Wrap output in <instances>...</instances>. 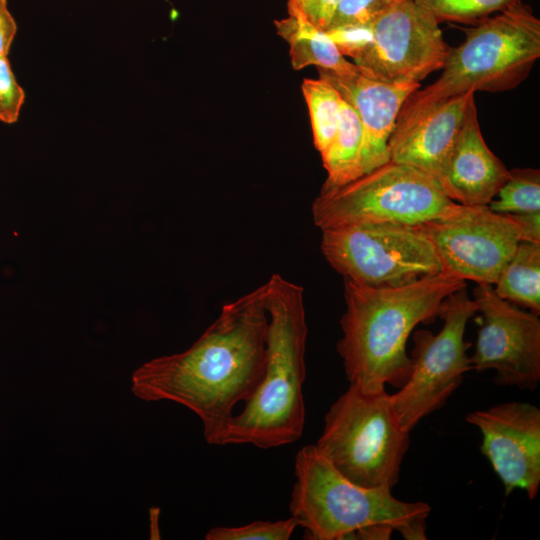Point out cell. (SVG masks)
<instances>
[{
    "label": "cell",
    "mask_w": 540,
    "mask_h": 540,
    "mask_svg": "<svg viewBox=\"0 0 540 540\" xmlns=\"http://www.w3.org/2000/svg\"><path fill=\"white\" fill-rule=\"evenodd\" d=\"M265 283L224 304L187 350L154 358L131 378L143 401H172L201 420L207 443L223 445L235 406L252 397L265 368L268 316Z\"/></svg>",
    "instance_id": "6da1fadb"
},
{
    "label": "cell",
    "mask_w": 540,
    "mask_h": 540,
    "mask_svg": "<svg viewBox=\"0 0 540 540\" xmlns=\"http://www.w3.org/2000/svg\"><path fill=\"white\" fill-rule=\"evenodd\" d=\"M466 286L445 271L396 286H370L344 278L346 309L337 342L349 384L375 392L399 389L411 372L408 338L433 321L443 300Z\"/></svg>",
    "instance_id": "7a4b0ae2"
},
{
    "label": "cell",
    "mask_w": 540,
    "mask_h": 540,
    "mask_svg": "<svg viewBox=\"0 0 540 540\" xmlns=\"http://www.w3.org/2000/svg\"><path fill=\"white\" fill-rule=\"evenodd\" d=\"M265 286L268 326L264 373L244 409L231 418L223 445L269 449L296 442L303 434L308 334L304 290L278 273Z\"/></svg>",
    "instance_id": "3957f363"
},
{
    "label": "cell",
    "mask_w": 540,
    "mask_h": 540,
    "mask_svg": "<svg viewBox=\"0 0 540 540\" xmlns=\"http://www.w3.org/2000/svg\"><path fill=\"white\" fill-rule=\"evenodd\" d=\"M290 516L309 540H387L393 532L426 539L425 502L397 499L388 488H367L343 476L316 448L303 446L294 462Z\"/></svg>",
    "instance_id": "277c9868"
},
{
    "label": "cell",
    "mask_w": 540,
    "mask_h": 540,
    "mask_svg": "<svg viewBox=\"0 0 540 540\" xmlns=\"http://www.w3.org/2000/svg\"><path fill=\"white\" fill-rule=\"evenodd\" d=\"M464 32L465 40L449 48L440 77L407 98L396 125L462 93L512 90L540 57V20L522 1Z\"/></svg>",
    "instance_id": "5b68a950"
},
{
    "label": "cell",
    "mask_w": 540,
    "mask_h": 540,
    "mask_svg": "<svg viewBox=\"0 0 540 540\" xmlns=\"http://www.w3.org/2000/svg\"><path fill=\"white\" fill-rule=\"evenodd\" d=\"M409 444L410 431L402 426L391 394L349 384L325 414L315 446L350 481L393 489Z\"/></svg>",
    "instance_id": "8992f818"
},
{
    "label": "cell",
    "mask_w": 540,
    "mask_h": 540,
    "mask_svg": "<svg viewBox=\"0 0 540 540\" xmlns=\"http://www.w3.org/2000/svg\"><path fill=\"white\" fill-rule=\"evenodd\" d=\"M458 204L434 177L389 160L347 184L322 188L312 204V216L320 230L358 224L418 225L452 213Z\"/></svg>",
    "instance_id": "52a82bcc"
},
{
    "label": "cell",
    "mask_w": 540,
    "mask_h": 540,
    "mask_svg": "<svg viewBox=\"0 0 540 540\" xmlns=\"http://www.w3.org/2000/svg\"><path fill=\"white\" fill-rule=\"evenodd\" d=\"M321 231L325 259L346 279L396 286L444 271L417 225L358 224Z\"/></svg>",
    "instance_id": "ba28073f"
},
{
    "label": "cell",
    "mask_w": 540,
    "mask_h": 540,
    "mask_svg": "<svg viewBox=\"0 0 540 540\" xmlns=\"http://www.w3.org/2000/svg\"><path fill=\"white\" fill-rule=\"evenodd\" d=\"M477 304L466 286L447 296L438 316L443 326L437 334L419 329L413 333L411 372L406 383L391 394L402 426L411 430L426 416L441 409L472 370L465 341L468 320Z\"/></svg>",
    "instance_id": "9c48e42d"
},
{
    "label": "cell",
    "mask_w": 540,
    "mask_h": 540,
    "mask_svg": "<svg viewBox=\"0 0 540 540\" xmlns=\"http://www.w3.org/2000/svg\"><path fill=\"white\" fill-rule=\"evenodd\" d=\"M417 226L445 272L477 284L493 285L521 241L511 216L488 205L458 204L452 213Z\"/></svg>",
    "instance_id": "30bf717a"
},
{
    "label": "cell",
    "mask_w": 540,
    "mask_h": 540,
    "mask_svg": "<svg viewBox=\"0 0 540 540\" xmlns=\"http://www.w3.org/2000/svg\"><path fill=\"white\" fill-rule=\"evenodd\" d=\"M439 24L414 0H400L371 24V43L354 64L374 80L420 83L442 69L450 48Z\"/></svg>",
    "instance_id": "8fae6325"
},
{
    "label": "cell",
    "mask_w": 540,
    "mask_h": 540,
    "mask_svg": "<svg viewBox=\"0 0 540 540\" xmlns=\"http://www.w3.org/2000/svg\"><path fill=\"white\" fill-rule=\"evenodd\" d=\"M474 300L482 317L470 357L472 370H493L500 386L535 390L540 382L538 315L513 307L490 284H477Z\"/></svg>",
    "instance_id": "7c38bea8"
},
{
    "label": "cell",
    "mask_w": 540,
    "mask_h": 540,
    "mask_svg": "<svg viewBox=\"0 0 540 540\" xmlns=\"http://www.w3.org/2000/svg\"><path fill=\"white\" fill-rule=\"evenodd\" d=\"M481 433V453L500 479L505 496L516 489L536 498L540 487V409L521 401L503 402L467 414Z\"/></svg>",
    "instance_id": "4fadbf2b"
},
{
    "label": "cell",
    "mask_w": 540,
    "mask_h": 540,
    "mask_svg": "<svg viewBox=\"0 0 540 540\" xmlns=\"http://www.w3.org/2000/svg\"><path fill=\"white\" fill-rule=\"evenodd\" d=\"M319 77L326 79L356 111L363 128L361 156L365 174L389 159L388 143L398 115L407 98L420 83H387L371 79L358 71L336 73L317 68Z\"/></svg>",
    "instance_id": "5bb4252c"
},
{
    "label": "cell",
    "mask_w": 540,
    "mask_h": 540,
    "mask_svg": "<svg viewBox=\"0 0 540 540\" xmlns=\"http://www.w3.org/2000/svg\"><path fill=\"white\" fill-rule=\"evenodd\" d=\"M473 91L448 98L395 126L389 139L390 161L415 167L436 180L444 172Z\"/></svg>",
    "instance_id": "9a60e30c"
},
{
    "label": "cell",
    "mask_w": 540,
    "mask_h": 540,
    "mask_svg": "<svg viewBox=\"0 0 540 540\" xmlns=\"http://www.w3.org/2000/svg\"><path fill=\"white\" fill-rule=\"evenodd\" d=\"M509 177V170L489 149L470 101L447 166L438 178L443 192L466 206L488 205Z\"/></svg>",
    "instance_id": "2e32d148"
},
{
    "label": "cell",
    "mask_w": 540,
    "mask_h": 540,
    "mask_svg": "<svg viewBox=\"0 0 540 540\" xmlns=\"http://www.w3.org/2000/svg\"><path fill=\"white\" fill-rule=\"evenodd\" d=\"M277 34L289 44L294 70L314 65L336 73H353L357 66L346 60L328 34L296 14L275 20Z\"/></svg>",
    "instance_id": "e0dca14e"
},
{
    "label": "cell",
    "mask_w": 540,
    "mask_h": 540,
    "mask_svg": "<svg viewBox=\"0 0 540 540\" xmlns=\"http://www.w3.org/2000/svg\"><path fill=\"white\" fill-rule=\"evenodd\" d=\"M363 128L361 121L346 101H342L341 117L336 134L321 154L327 178L322 188L347 184L361 175Z\"/></svg>",
    "instance_id": "ac0fdd59"
},
{
    "label": "cell",
    "mask_w": 540,
    "mask_h": 540,
    "mask_svg": "<svg viewBox=\"0 0 540 540\" xmlns=\"http://www.w3.org/2000/svg\"><path fill=\"white\" fill-rule=\"evenodd\" d=\"M495 293L540 312V243L520 241L498 279L493 284Z\"/></svg>",
    "instance_id": "d6986e66"
},
{
    "label": "cell",
    "mask_w": 540,
    "mask_h": 540,
    "mask_svg": "<svg viewBox=\"0 0 540 540\" xmlns=\"http://www.w3.org/2000/svg\"><path fill=\"white\" fill-rule=\"evenodd\" d=\"M301 89L310 115L314 146L322 154L338 129L343 99L338 91L321 77L304 79Z\"/></svg>",
    "instance_id": "ffe728a7"
},
{
    "label": "cell",
    "mask_w": 540,
    "mask_h": 540,
    "mask_svg": "<svg viewBox=\"0 0 540 540\" xmlns=\"http://www.w3.org/2000/svg\"><path fill=\"white\" fill-rule=\"evenodd\" d=\"M498 213L540 211V171L534 168L509 170V177L488 204Z\"/></svg>",
    "instance_id": "44dd1931"
},
{
    "label": "cell",
    "mask_w": 540,
    "mask_h": 540,
    "mask_svg": "<svg viewBox=\"0 0 540 540\" xmlns=\"http://www.w3.org/2000/svg\"><path fill=\"white\" fill-rule=\"evenodd\" d=\"M441 22L476 24L521 0H414Z\"/></svg>",
    "instance_id": "7402d4cb"
},
{
    "label": "cell",
    "mask_w": 540,
    "mask_h": 540,
    "mask_svg": "<svg viewBox=\"0 0 540 540\" xmlns=\"http://www.w3.org/2000/svg\"><path fill=\"white\" fill-rule=\"evenodd\" d=\"M297 524L290 516L278 521L257 520L237 527H214L205 535L206 540H288Z\"/></svg>",
    "instance_id": "603a6c76"
},
{
    "label": "cell",
    "mask_w": 540,
    "mask_h": 540,
    "mask_svg": "<svg viewBox=\"0 0 540 540\" xmlns=\"http://www.w3.org/2000/svg\"><path fill=\"white\" fill-rule=\"evenodd\" d=\"M400 0H340L328 29L342 26H370Z\"/></svg>",
    "instance_id": "cb8c5ba5"
},
{
    "label": "cell",
    "mask_w": 540,
    "mask_h": 540,
    "mask_svg": "<svg viewBox=\"0 0 540 540\" xmlns=\"http://www.w3.org/2000/svg\"><path fill=\"white\" fill-rule=\"evenodd\" d=\"M24 102L25 91L16 80L8 57L0 58V121L16 123Z\"/></svg>",
    "instance_id": "d4e9b609"
},
{
    "label": "cell",
    "mask_w": 540,
    "mask_h": 540,
    "mask_svg": "<svg viewBox=\"0 0 540 540\" xmlns=\"http://www.w3.org/2000/svg\"><path fill=\"white\" fill-rule=\"evenodd\" d=\"M336 45L339 52L353 60L359 58L368 48L372 40L370 26H342L325 31Z\"/></svg>",
    "instance_id": "484cf974"
},
{
    "label": "cell",
    "mask_w": 540,
    "mask_h": 540,
    "mask_svg": "<svg viewBox=\"0 0 540 540\" xmlns=\"http://www.w3.org/2000/svg\"><path fill=\"white\" fill-rule=\"evenodd\" d=\"M340 0H288V14L305 18L317 28L326 31Z\"/></svg>",
    "instance_id": "4316f807"
},
{
    "label": "cell",
    "mask_w": 540,
    "mask_h": 540,
    "mask_svg": "<svg viewBox=\"0 0 540 540\" xmlns=\"http://www.w3.org/2000/svg\"><path fill=\"white\" fill-rule=\"evenodd\" d=\"M508 214L516 224L521 241L540 243V211Z\"/></svg>",
    "instance_id": "83f0119b"
},
{
    "label": "cell",
    "mask_w": 540,
    "mask_h": 540,
    "mask_svg": "<svg viewBox=\"0 0 540 540\" xmlns=\"http://www.w3.org/2000/svg\"><path fill=\"white\" fill-rule=\"evenodd\" d=\"M17 29V23L8 8V1L0 0V58L8 57Z\"/></svg>",
    "instance_id": "f1b7e54d"
}]
</instances>
